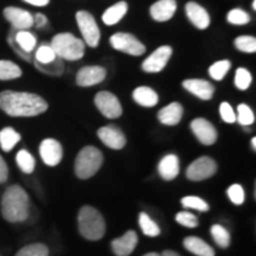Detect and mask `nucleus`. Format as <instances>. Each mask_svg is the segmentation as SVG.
Returning <instances> with one entry per match:
<instances>
[{
	"label": "nucleus",
	"instance_id": "nucleus-1",
	"mask_svg": "<svg viewBox=\"0 0 256 256\" xmlns=\"http://www.w3.org/2000/svg\"><path fill=\"white\" fill-rule=\"evenodd\" d=\"M0 110L10 116H37L48 110V102L34 92L4 90L0 92Z\"/></svg>",
	"mask_w": 256,
	"mask_h": 256
},
{
	"label": "nucleus",
	"instance_id": "nucleus-2",
	"mask_svg": "<svg viewBox=\"0 0 256 256\" xmlns=\"http://www.w3.org/2000/svg\"><path fill=\"white\" fill-rule=\"evenodd\" d=\"M2 217L11 223L23 222L28 217V196L19 185L8 188L2 200Z\"/></svg>",
	"mask_w": 256,
	"mask_h": 256
},
{
	"label": "nucleus",
	"instance_id": "nucleus-3",
	"mask_svg": "<svg viewBox=\"0 0 256 256\" xmlns=\"http://www.w3.org/2000/svg\"><path fill=\"white\" fill-rule=\"evenodd\" d=\"M78 232L89 241H98L104 238L106 222L95 208L86 206L78 212Z\"/></svg>",
	"mask_w": 256,
	"mask_h": 256
},
{
	"label": "nucleus",
	"instance_id": "nucleus-4",
	"mask_svg": "<svg viewBox=\"0 0 256 256\" xmlns=\"http://www.w3.org/2000/svg\"><path fill=\"white\" fill-rule=\"evenodd\" d=\"M51 48L56 56L66 60H78L84 55V42L69 32L57 34L51 40Z\"/></svg>",
	"mask_w": 256,
	"mask_h": 256
},
{
	"label": "nucleus",
	"instance_id": "nucleus-5",
	"mask_svg": "<svg viewBox=\"0 0 256 256\" xmlns=\"http://www.w3.org/2000/svg\"><path fill=\"white\" fill-rule=\"evenodd\" d=\"M104 162L101 151L94 146H86L76 156L75 174L78 178L88 179L100 170Z\"/></svg>",
	"mask_w": 256,
	"mask_h": 256
},
{
	"label": "nucleus",
	"instance_id": "nucleus-6",
	"mask_svg": "<svg viewBox=\"0 0 256 256\" xmlns=\"http://www.w3.org/2000/svg\"><path fill=\"white\" fill-rule=\"evenodd\" d=\"M76 22H78L84 43L90 48L98 46L100 43L101 32L94 17L87 11H78L76 14Z\"/></svg>",
	"mask_w": 256,
	"mask_h": 256
},
{
	"label": "nucleus",
	"instance_id": "nucleus-7",
	"mask_svg": "<svg viewBox=\"0 0 256 256\" xmlns=\"http://www.w3.org/2000/svg\"><path fill=\"white\" fill-rule=\"evenodd\" d=\"M110 42L115 50L122 51L130 56H140L146 51L145 46L132 34L118 32L110 37Z\"/></svg>",
	"mask_w": 256,
	"mask_h": 256
},
{
	"label": "nucleus",
	"instance_id": "nucleus-8",
	"mask_svg": "<svg viewBox=\"0 0 256 256\" xmlns=\"http://www.w3.org/2000/svg\"><path fill=\"white\" fill-rule=\"evenodd\" d=\"M8 43L12 49L18 54L19 57L28 60V62H31L30 54L34 50L37 44L36 37L31 32L28 30H18L14 37L10 34Z\"/></svg>",
	"mask_w": 256,
	"mask_h": 256
},
{
	"label": "nucleus",
	"instance_id": "nucleus-9",
	"mask_svg": "<svg viewBox=\"0 0 256 256\" xmlns=\"http://www.w3.org/2000/svg\"><path fill=\"white\" fill-rule=\"evenodd\" d=\"M217 172V164L210 156H200L186 170V177L192 182H200L212 177Z\"/></svg>",
	"mask_w": 256,
	"mask_h": 256
},
{
	"label": "nucleus",
	"instance_id": "nucleus-10",
	"mask_svg": "<svg viewBox=\"0 0 256 256\" xmlns=\"http://www.w3.org/2000/svg\"><path fill=\"white\" fill-rule=\"evenodd\" d=\"M95 106L108 119H118L122 115L119 98L110 92H100L95 96Z\"/></svg>",
	"mask_w": 256,
	"mask_h": 256
},
{
	"label": "nucleus",
	"instance_id": "nucleus-11",
	"mask_svg": "<svg viewBox=\"0 0 256 256\" xmlns=\"http://www.w3.org/2000/svg\"><path fill=\"white\" fill-rule=\"evenodd\" d=\"M172 56V48L168 46H162L152 52L142 63V70L150 74L160 72L165 68Z\"/></svg>",
	"mask_w": 256,
	"mask_h": 256
},
{
	"label": "nucleus",
	"instance_id": "nucleus-12",
	"mask_svg": "<svg viewBox=\"0 0 256 256\" xmlns=\"http://www.w3.org/2000/svg\"><path fill=\"white\" fill-rule=\"evenodd\" d=\"M191 130L200 144L210 146L216 142L217 130L214 124L203 118H198L191 122Z\"/></svg>",
	"mask_w": 256,
	"mask_h": 256
},
{
	"label": "nucleus",
	"instance_id": "nucleus-13",
	"mask_svg": "<svg viewBox=\"0 0 256 256\" xmlns=\"http://www.w3.org/2000/svg\"><path fill=\"white\" fill-rule=\"evenodd\" d=\"M107 76V70L100 66H83L78 70L76 83L80 87H92L101 83Z\"/></svg>",
	"mask_w": 256,
	"mask_h": 256
},
{
	"label": "nucleus",
	"instance_id": "nucleus-14",
	"mask_svg": "<svg viewBox=\"0 0 256 256\" xmlns=\"http://www.w3.org/2000/svg\"><path fill=\"white\" fill-rule=\"evenodd\" d=\"M2 14L16 30H28L34 25V16L23 8L8 6Z\"/></svg>",
	"mask_w": 256,
	"mask_h": 256
},
{
	"label": "nucleus",
	"instance_id": "nucleus-15",
	"mask_svg": "<svg viewBox=\"0 0 256 256\" xmlns=\"http://www.w3.org/2000/svg\"><path fill=\"white\" fill-rule=\"evenodd\" d=\"M40 154L46 165H58L63 158L62 145L55 139L43 140L40 146Z\"/></svg>",
	"mask_w": 256,
	"mask_h": 256
},
{
	"label": "nucleus",
	"instance_id": "nucleus-16",
	"mask_svg": "<svg viewBox=\"0 0 256 256\" xmlns=\"http://www.w3.org/2000/svg\"><path fill=\"white\" fill-rule=\"evenodd\" d=\"M98 136L112 150H121L126 145V136L116 126H104L98 130Z\"/></svg>",
	"mask_w": 256,
	"mask_h": 256
},
{
	"label": "nucleus",
	"instance_id": "nucleus-17",
	"mask_svg": "<svg viewBox=\"0 0 256 256\" xmlns=\"http://www.w3.org/2000/svg\"><path fill=\"white\" fill-rule=\"evenodd\" d=\"M183 87L188 92H190L191 94H194V96H197V98H200V100L204 101L211 100L214 96V92H215V87L210 82L206 81V80H185L183 82Z\"/></svg>",
	"mask_w": 256,
	"mask_h": 256
},
{
	"label": "nucleus",
	"instance_id": "nucleus-18",
	"mask_svg": "<svg viewBox=\"0 0 256 256\" xmlns=\"http://www.w3.org/2000/svg\"><path fill=\"white\" fill-rule=\"evenodd\" d=\"M185 12L190 22L200 30H206L210 25V16L206 10L194 2H188L185 5Z\"/></svg>",
	"mask_w": 256,
	"mask_h": 256
},
{
	"label": "nucleus",
	"instance_id": "nucleus-19",
	"mask_svg": "<svg viewBox=\"0 0 256 256\" xmlns=\"http://www.w3.org/2000/svg\"><path fill=\"white\" fill-rule=\"evenodd\" d=\"M138 235L136 232L133 230H130L124 234L121 238H118L113 240L112 242V249H113V252L116 256H128L132 254L134 249H136L138 244Z\"/></svg>",
	"mask_w": 256,
	"mask_h": 256
},
{
	"label": "nucleus",
	"instance_id": "nucleus-20",
	"mask_svg": "<svg viewBox=\"0 0 256 256\" xmlns=\"http://www.w3.org/2000/svg\"><path fill=\"white\" fill-rule=\"evenodd\" d=\"M177 11L176 0H159L150 8V14L156 22H168Z\"/></svg>",
	"mask_w": 256,
	"mask_h": 256
},
{
	"label": "nucleus",
	"instance_id": "nucleus-21",
	"mask_svg": "<svg viewBox=\"0 0 256 256\" xmlns=\"http://www.w3.org/2000/svg\"><path fill=\"white\" fill-rule=\"evenodd\" d=\"M184 108L179 102H172L159 110L158 120L166 126H176L183 118Z\"/></svg>",
	"mask_w": 256,
	"mask_h": 256
},
{
	"label": "nucleus",
	"instance_id": "nucleus-22",
	"mask_svg": "<svg viewBox=\"0 0 256 256\" xmlns=\"http://www.w3.org/2000/svg\"><path fill=\"white\" fill-rule=\"evenodd\" d=\"M158 171L165 180H172L179 174V159L174 154H168L160 160Z\"/></svg>",
	"mask_w": 256,
	"mask_h": 256
},
{
	"label": "nucleus",
	"instance_id": "nucleus-23",
	"mask_svg": "<svg viewBox=\"0 0 256 256\" xmlns=\"http://www.w3.org/2000/svg\"><path fill=\"white\" fill-rule=\"evenodd\" d=\"M184 247L197 256H215V250L206 242L196 236H188L184 240Z\"/></svg>",
	"mask_w": 256,
	"mask_h": 256
},
{
	"label": "nucleus",
	"instance_id": "nucleus-24",
	"mask_svg": "<svg viewBox=\"0 0 256 256\" xmlns=\"http://www.w3.org/2000/svg\"><path fill=\"white\" fill-rule=\"evenodd\" d=\"M133 98L142 107H154L159 101L158 94L150 87H138L133 92Z\"/></svg>",
	"mask_w": 256,
	"mask_h": 256
},
{
	"label": "nucleus",
	"instance_id": "nucleus-25",
	"mask_svg": "<svg viewBox=\"0 0 256 256\" xmlns=\"http://www.w3.org/2000/svg\"><path fill=\"white\" fill-rule=\"evenodd\" d=\"M128 11V5L126 2H119L116 4H114L110 8L106 10V12L102 16V20L106 25H115L119 23L124 17V14Z\"/></svg>",
	"mask_w": 256,
	"mask_h": 256
},
{
	"label": "nucleus",
	"instance_id": "nucleus-26",
	"mask_svg": "<svg viewBox=\"0 0 256 256\" xmlns=\"http://www.w3.org/2000/svg\"><path fill=\"white\" fill-rule=\"evenodd\" d=\"M20 134L12 127H5L0 130V147L2 148V151L10 152L20 142Z\"/></svg>",
	"mask_w": 256,
	"mask_h": 256
},
{
	"label": "nucleus",
	"instance_id": "nucleus-27",
	"mask_svg": "<svg viewBox=\"0 0 256 256\" xmlns=\"http://www.w3.org/2000/svg\"><path fill=\"white\" fill-rule=\"evenodd\" d=\"M22 69L17 64L11 60H0V81H8L22 76Z\"/></svg>",
	"mask_w": 256,
	"mask_h": 256
},
{
	"label": "nucleus",
	"instance_id": "nucleus-28",
	"mask_svg": "<svg viewBox=\"0 0 256 256\" xmlns=\"http://www.w3.org/2000/svg\"><path fill=\"white\" fill-rule=\"evenodd\" d=\"M16 160H17L19 168H20L24 174H32V172H34V166H36V160H34L31 153H28L26 150H20V151L17 153Z\"/></svg>",
	"mask_w": 256,
	"mask_h": 256
},
{
	"label": "nucleus",
	"instance_id": "nucleus-29",
	"mask_svg": "<svg viewBox=\"0 0 256 256\" xmlns=\"http://www.w3.org/2000/svg\"><path fill=\"white\" fill-rule=\"evenodd\" d=\"M139 224L140 228H142V232L145 234L146 236H150V238H156L160 234L159 226H156V223L153 222L147 214L142 212L139 215Z\"/></svg>",
	"mask_w": 256,
	"mask_h": 256
},
{
	"label": "nucleus",
	"instance_id": "nucleus-30",
	"mask_svg": "<svg viewBox=\"0 0 256 256\" xmlns=\"http://www.w3.org/2000/svg\"><path fill=\"white\" fill-rule=\"evenodd\" d=\"M211 235L220 248H228L230 244V234L226 228H223L220 224H215L211 226Z\"/></svg>",
	"mask_w": 256,
	"mask_h": 256
},
{
	"label": "nucleus",
	"instance_id": "nucleus-31",
	"mask_svg": "<svg viewBox=\"0 0 256 256\" xmlns=\"http://www.w3.org/2000/svg\"><path fill=\"white\" fill-rule=\"evenodd\" d=\"M34 60L38 64H49L55 62L57 60V56L55 51L52 50V48L46 44H43L38 48L36 51V55H34Z\"/></svg>",
	"mask_w": 256,
	"mask_h": 256
},
{
	"label": "nucleus",
	"instance_id": "nucleus-32",
	"mask_svg": "<svg viewBox=\"0 0 256 256\" xmlns=\"http://www.w3.org/2000/svg\"><path fill=\"white\" fill-rule=\"evenodd\" d=\"M230 66H232V63L228 60H218V62L214 63L212 66L209 68V74L210 76L216 81H220L226 78V75L228 74L230 70Z\"/></svg>",
	"mask_w": 256,
	"mask_h": 256
},
{
	"label": "nucleus",
	"instance_id": "nucleus-33",
	"mask_svg": "<svg viewBox=\"0 0 256 256\" xmlns=\"http://www.w3.org/2000/svg\"><path fill=\"white\" fill-rule=\"evenodd\" d=\"M49 249L43 243H34L20 249L16 256H48Z\"/></svg>",
	"mask_w": 256,
	"mask_h": 256
},
{
	"label": "nucleus",
	"instance_id": "nucleus-34",
	"mask_svg": "<svg viewBox=\"0 0 256 256\" xmlns=\"http://www.w3.org/2000/svg\"><path fill=\"white\" fill-rule=\"evenodd\" d=\"M236 49L242 51V52L252 54L256 51V38L252 36H238L235 42Z\"/></svg>",
	"mask_w": 256,
	"mask_h": 256
},
{
	"label": "nucleus",
	"instance_id": "nucleus-35",
	"mask_svg": "<svg viewBox=\"0 0 256 256\" xmlns=\"http://www.w3.org/2000/svg\"><path fill=\"white\" fill-rule=\"evenodd\" d=\"M252 74L244 68H238L235 74V86L240 90H247L252 84Z\"/></svg>",
	"mask_w": 256,
	"mask_h": 256
},
{
	"label": "nucleus",
	"instance_id": "nucleus-36",
	"mask_svg": "<svg viewBox=\"0 0 256 256\" xmlns=\"http://www.w3.org/2000/svg\"><path fill=\"white\" fill-rule=\"evenodd\" d=\"M236 119L238 120V122L242 126H249V124H252L255 121V116L252 110L247 104H241L238 107V118Z\"/></svg>",
	"mask_w": 256,
	"mask_h": 256
},
{
	"label": "nucleus",
	"instance_id": "nucleus-37",
	"mask_svg": "<svg viewBox=\"0 0 256 256\" xmlns=\"http://www.w3.org/2000/svg\"><path fill=\"white\" fill-rule=\"evenodd\" d=\"M228 22L234 25H246L250 22V16L241 8H234L228 14Z\"/></svg>",
	"mask_w": 256,
	"mask_h": 256
},
{
	"label": "nucleus",
	"instance_id": "nucleus-38",
	"mask_svg": "<svg viewBox=\"0 0 256 256\" xmlns=\"http://www.w3.org/2000/svg\"><path fill=\"white\" fill-rule=\"evenodd\" d=\"M182 204L185 208H190V209H196L198 211H202V212H206V211L209 210V206L204 200H202L200 197L194 196H188L184 197L182 200Z\"/></svg>",
	"mask_w": 256,
	"mask_h": 256
},
{
	"label": "nucleus",
	"instance_id": "nucleus-39",
	"mask_svg": "<svg viewBox=\"0 0 256 256\" xmlns=\"http://www.w3.org/2000/svg\"><path fill=\"white\" fill-rule=\"evenodd\" d=\"M176 220L182 226H186V228H196L198 226V220L194 214L188 212V211H182L176 215Z\"/></svg>",
	"mask_w": 256,
	"mask_h": 256
},
{
	"label": "nucleus",
	"instance_id": "nucleus-40",
	"mask_svg": "<svg viewBox=\"0 0 256 256\" xmlns=\"http://www.w3.org/2000/svg\"><path fill=\"white\" fill-rule=\"evenodd\" d=\"M228 196L234 204L241 206L244 202V190L241 185L234 184L228 188Z\"/></svg>",
	"mask_w": 256,
	"mask_h": 256
},
{
	"label": "nucleus",
	"instance_id": "nucleus-41",
	"mask_svg": "<svg viewBox=\"0 0 256 256\" xmlns=\"http://www.w3.org/2000/svg\"><path fill=\"white\" fill-rule=\"evenodd\" d=\"M220 118L226 121V124H234L236 121V114L234 113L232 106L228 102H222L220 107Z\"/></svg>",
	"mask_w": 256,
	"mask_h": 256
},
{
	"label": "nucleus",
	"instance_id": "nucleus-42",
	"mask_svg": "<svg viewBox=\"0 0 256 256\" xmlns=\"http://www.w3.org/2000/svg\"><path fill=\"white\" fill-rule=\"evenodd\" d=\"M8 165H6L5 160L2 159V156H0V184L5 183L8 180Z\"/></svg>",
	"mask_w": 256,
	"mask_h": 256
},
{
	"label": "nucleus",
	"instance_id": "nucleus-43",
	"mask_svg": "<svg viewBox=\"0 0 256 256\" xmlns=\"http://www.w3.org/2000/svg\"><path fill=\"white\" fill-rule=\"evenodd\" d=\"M34 23H36L38 28H43L44 25L48 24V18L44 14H37L34 17Z\"/></svg>",
	"mask_w": 256,
	"mask_h": 256
},
{
	"label": "nucleus",
	"instance_id": "nucleus-44",
	"mask_svg": "<svg viewBox=\"0 0 256 256\" xmlns=\"http://www.w3.org/2000/svg\"><path fill=\"white\" fill-rule=\"evenodd\" d=\"M23 2H28V4H31L34 6H46L49 4L50 0H23Z\"/></svg>",
	"mask_w": 256,
	"mask_h": 256
},
{
	"label": "nucleus",
	"instance_id": "nucleus-45",
	"mask_svg": "<svg viewBox=\"0 0 256 256\" xmlns=\"http://www.w3.org/2000/svg\"><path fill=\"white\" fill-rule=\"evenodd\" d=\"M162 256H180L178 254V252H176L174 250H165L164 252H162Z\"/></svg>",
	"mask_w": 256,
	"mask_h": 256
},
{
	"label": "nucleus",
	"instance_id": "nucleus-46",
	"mask_svg": "<svg viewBox=\"0 0 256 256\" xmlns=\"http://www.w3.org/2000/svg\"><path fill=\"white\" fill-rule=\"evenodd\" d=\"M252 150H256V138H252Z\"/></svg>",
	"mask_w": 256,
	"mask_h": 256
},
{
	"label": "nucleus",
	"instance_id": "nucleus-47",
	"mask_svg": "<svg viewBox=\"0 0 256 256\" xmlns=\"http://www.w3.org/2000/svg\"><path fill=\"white\" fill-rule=\"evenodd\" d=\"M144 256H162V255L156 254V252H148V254H146V255H144Z\"/></svg>",
	"mask_w": 256,
	"mask_h": 256
},
{
	"label": "nucleus",
	"instance_id": "nucleus-48",
	"mask_svg": "<svg viewBox=\"0 0 256 256\" xmlns=\"http://www.w3.org/2000/svg\"><path fill=\"white\" fill-rule=\"evenodd\" d=\"M252 8L256 10V0H254V2H252Z\"/></svg>",
	"mask_w": 256,
	"mask_h": 256
}]
</instances>
